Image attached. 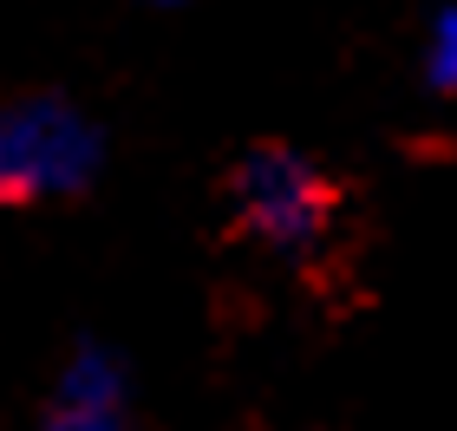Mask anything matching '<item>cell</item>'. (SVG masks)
I'll return each mask as SVG.
<instances>
[{
	"instance_id": "6da1fadb",
	"label": "cell",
	"mask_w": 457,
	"mask_h": 431,
	"mask_svg": "<svg viewBox=\"0 0 457 431\" xmlns=\"http://www.w3.org/2000/svg\"><path fill=\"white\" fill-rule=\"evenodd\" d=\"M228 216L248 249L287 269H320L340 249L346 183L314 151L281 137H262L228 163Z\"/></svg>"
},
{
	"instance_id": "7a4b0ae2",
	"label": "cell",
	"mask_w": 457,
	"mask_h": 431,
	"mask_svg": "<svg viewBox=\"0 0 457 431\" xmlns=\"http://www.w3.org/2000/svg\"><path fill=\"white\" fill-rule=\"evenodd\" d=\"M112 170V131L72 92L0 98V210H53L92 196Z\"/></svg>"
},
{
	"instance_id": "3957f363",
	"label": "cell",
	"mask_w": 457,
	"mask_h": 431,
	"mask_svg": "<svg viewBox=\"0 0 457 431\" xmlns=\"http://www.w3.org/2000/svg\"><path fill=\"white\" fill-rule=\"evenodd\" d=\"M27 431H137V373L112 340L79 334L59 353Z\"/></svg>"
},
{
	"instance_id": "277c9868",
	"label": "cell",
	"mask_w": 457,
	"mask_h": 431,
	"mask_svg": "<svg viewBox=\"0 0 457 431\" xmlns=\"http://www.w3.org/2000/svg\"><path fill=\"white\" fill-rule=\"evenodd\" d=\"M425 86L438 98H457V7L431 13V33H425Z\"/></svg>"
},
{
	"instance_id": "5b68a950",
	"label": "cell",
	"mask_w": 457,
	"mask_h": 431,
	"mask_svg": "<svg viewBox=\"0 0 457 431\" xmlns=\"http://www.w3.org/2000/svg\"><path fill=\"white\" fill-rule=\"evenodd\" d=\"M137 7H151V13H183L190 0H137Z\"/></svg>"
}]
</instances>
